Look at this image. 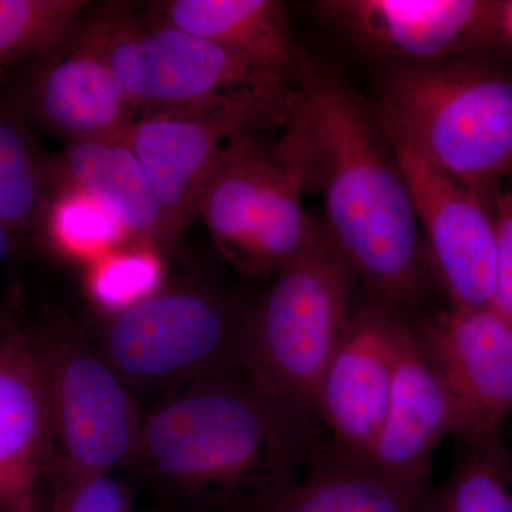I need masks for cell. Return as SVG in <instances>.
I'll return each instance as SVG.
<instances>
[{
	"mask_svg": "<svg viewBox=\"0 0 512 512\" xmlns=\"http://www.w3.org/2000/svg\"><path fill=\"white\" fill-rule=\"evenodd\" d=\"M49 229L57 247L77 258L96 259L127 238L123 229L86 195L63 190L49 214Z\"/></svg>",
	"mask_w": 512,
	"mask_h": 512,
	"instance_id": "24",
	"label": "cell"
},
{
	"mask_svg": "<svg viewBox=\"0 0 512 512\" xmlns=\"http://www.w3.org/2000/svg\"><path fill=\"white\" fill-rule=\"evenodd\" d=\"M498 35L512 47V0L501 2L498 12Z\"/></svg>",
	"mask_w": 512,
	"mask_h": 512,
	"instance_id": "27",
	"label": "cell"
},
{
	"mask_svg": "<svg viewBox=\"0 0 512 512\" xmlns=\"http://www.w3.org/2000/svg\"><path fill=\"white\" fill-rule=\"evenodd\" d=\"M84 5L82 0H0V64L55 47Z\"/></svg>",
	"mask_w": 512,
	"mask_h": 512,
	"instance_id": "22",
	"label": "cell"
},
{
	"mask_svg": "<svg viewBox=\"0 0 512 512\" xmlns=\"http://www.w3.org/2000/svg\"><path fill=\"white\" fill-rule=\"evenodd\" d=\"M76 43L107 64L136 109L238 110L266 127H284L293 96L288 77L161 18L147 23L109 9L90 20Z\"/></svg>",
	"mask_w": 512,
	"mask_h": 512,
	"instance_id": "3",
	"label": "cell"
},
{
	"mask_svg": "<svg viewBox=\"0 0 512 512\" xmlns=\"http://www.w3.org/2000/svg\"><path fill=\"white\" fill-rule=\"evenodd\" d=\"M33 104L47 126L72 141L121 140L136 111L107 64L77 43L37 74Z\"/></svg>",
	"mask_w": 512,
	"mask_h": 512,
	"instance_id": "17",
	"label": "cell"
},
{
	"mask_svg": "<svg viewBox=\"0 0 512 512\" xmlns=\"http://www.w3.org/2000/svg\"><path fill=\"white\" fill-rule=\"evenodd\" d=\"M141 512H153V511H141Z\"/></svg>",
	"mask_w": 512,
	"mask_h": 512,
	"instance_id": "29",
	"label": "cell"
},
{
	"mask_svg": "<svg viewBox=\"0 0 512 512\" xmlns=\"http://www.w3.org/2000/svg\"><path fill=\"white\" fill-rule=\"evenodd\" d=\"M198 215L221 254L245 276L278 272L322 228L306 211L291 171L249 134L232 138L225 147Z\"/></svg>",
	"mask_w": 512,
	"mask_h": 512,
	"instance_id": "8",
	"label": "cell"
},
{
	"mask_svg": "<svg viewBox=\"0 0 512 512\" xmlns=\"http://www.w3.org/2000/svg\"><path fill=\"white\" fill-rule=\"evenodd\" d=\"M377 123L409 187L431 281L450 305L490 308L497 258L494 184L458 180Z\"/></svg>",
	"mask_w": 512,
	"mask_h": 512,
	"instance_id": "9",
	"label": "cell"
},
{
	"mask_svg": "<svg viewBox=\"0 0 512 512\" xmlns=\"http://www.w3.org/2000/svg\"><path fill=\"white\" fill-rule=\"evenodd\" d=\"M30 339L49 403L55 487L131 464L143 426L133 390L69 323Z\"/></svg>",
	"mask_w": 512,
	"mask_h": 512,
	"instance_id": "7",
	"label": "cell"
},
{
	"mask_svg": "<svg viewBox=\"0 0 512 512\" xmlns=\"http://www.w3.org/2000/svg\"><path fill=\"white\" fill-rule=\"evenodd\" d=\"M264 127L244 111L168 110L134 120L121 140L136 154L168 220L181 234L198 217L202 194L229 141Z\"/></svg>",
	"mask_w": 512,
	"mask_h": 512,
	"instance_id": "12",
	"label": "cell"
},
{
	"mask_svg": "<svg viewBox=\"0 0 512 512\" xmlns=\"http://www.w3.org/2000/svg\"><path fill=\"white\" fill-rule=\"evenodd\" d=\"M495 286L490 308L512 323V190L494 191Z\"/></svg>",
	"mask_w": 512,
	"mask_h": 512,
	"instance_id": "26",
	"label": "cell"
},
{
	"mask_svg": "<svg viewBox=\"0 0 512 512\" xmlns=\"http://www.w3.org/2000/svg\"><path fill=\"white\" fill-rule=\"evenodd\" d=\"M52 456L49 403L32 339L0 335V512L35 493Z\"/></svg>",
	"mask_w": 512,
	"mask_h": 512,
	"instance_id": "15",
	"label": "cell"
},
{
	"mask_svg": "<svg viewBox=\"0 0 512 512\" xmlns=\"http://www.w3.org/2000/svg\"><path fill=\"white\" fill-rule=\"evenodd\" d=\"M6 512H43V510L36 493H32L13 504Z\"/></svg>",
	"mask_w": 512,
	"mask_h": 512,
	"instance_id": "28",
	"label": "cell"
},
{
	"mask_svg": "<svg viewBox=\"0 0 512 512\" xmlns=\"http://www.w3.org/2000/svg\"><path fill=\"white\" fill-rule=\"evenodd\" d=\"M131 490L113 474L55 487L50 512H131Z\"/></svg>",
	"mask_w": 512,
	"mask_h": 512,
	"instance_id": "25",
	"label": "cell"
},
{
	"mask_svg": "<svg viewBox=\"0 0 512 512\" xmlns=\"http://www.w3.org/2000/svg\"><path fill=\"white\" fill-rule=\"evenodd\" d=\"M160 18L259 69L288 77L296 72L285 5L278 0H171L160 5Z\"/></svg>",
	"mask_w": 512,
	"mask_h": 512,
	"instance_id": "18",
	"label": "cell"
},
{
	"mask_svg": "<svg viewBox=\"0 0 512 512\" xmlns=\"http://www.w3.org/2000/svg\"><path fill=\"white\" fill-rule=\"evenodd\" d=\"M284 133L271 151L325 207V228L367 295L407 316L433 281L409 187L376 117L335 73L298 59Z\"/></svg>",
	"mask_w": 512,
	"mask_h": 512,
	"instance_id": "1",
	"label": "cell"
},
{
	"mask_svg": "<svg viewBox=\"0 0 512 512\" xmlns=\"http://www.w3.org/2000/svg\"><path fill=\"white\" fill-rule=\"evenodd\" d=\"M407 318L453 402L451 437L504 429L512 416V323L491 308L450 303Z\"/></svg>",
	"mask_w": 512,
	"mask_h": 512,
	"instance_id": "10",
	"label": "cell"
},
{
	"mask_svg": "<svg viewBox=\"0 0 512 512\" xmlns=\"http://www.w3.org/2000/svg\"><path fill=\"white\" fill-rule=\"evenodd\" d=\"M407 322L406 313L367 296L320 383V426L336 446L363 463L382 431Z\"/></svg>",
	"mask_w": 512,
	"mask_h": 512,
	"instance_id": "11",
	"label": "cell"
},
{
	"mask_svg": "<svg viewBox=\"0 0 512 512\" xmlns=\"http://www.w3.org/2000/svg\"><path fill=\"white\" fill-rule=\"evenodd\" d=\"M376 119L458 180L493 185L512 168V76L458 59L387 76Z\"/></svg>",
	"mask_w": 512,
	"mask_h": 512,
	"instance_id": "5",
	"label": "cell"
},
{
	"mask_svg": "<svg viewBox=\"0 0 512 512\" xmlns=\"http://www.w3.org/2000/svg\"><path fill=\"white\" fill-rule=\"evenodd\" d=\"M303 476L259 512H419V504L322 434Z\"/></svg>",
	"mask_w": 512,
	"mask_h": 512,
	"instance_id": "19",
	"label": "cell"
},
{
	"mask_svg": "<svg viewBox=\"0 0 512 512\" xmlns=\"http://www.w3.org/2000/svg\"><path fill=\"white\" fill-rule=\"evenodd\" d=\"M357 279L322 224L318 237L276 272L245 319L242 372L320 429V383L362 305Z\"/></svg>",
	"mask_w": 512,
	"mask_h": 512,
	"instance_id": "4",
	"label": "cell"
},
{
	"mask_svg": "<svg viewBox=\"0 0 512 512\" xmlns=\"http://www.w3.org/2000/svg\"><path fill=\"white\" fill-rule=\"evenodd\" d=\"M501 2L338 0L320 3L363 45L410 63L440 62L498 35Z\"/></svg>",
	"mask_w": 512,
	"mask_h": 512,
	"instance_id": "14",
	"label": "cell"
},
{
	"mask_svg": "<svg viewBox=\"0 0 512 512\" xmlns=\"http://www.w3.org/2000/svg\"><path fill=\"white\" fill-rule=\"evenodd\" d=\"M454 429L456 412L450 394L421 353L407 322L382 431L365 464L420 505L431 490L434 451Z\"/></svg>",
	"mask_w": 512,
	"mask_h": 512,
	"instance_id": "13",
	"label": "cell"
},
{
	"mask_svg": "<svg viewBox=\"0 0 512 512\" xmlns=\"http://www.w3.org/2000/svg\"><path fill=\"white\" fill-rule=\"evenodd\" d=\"M161 276L163 266L153 248L114 249L93 262L89 291L114 316L160 291Z\"/></svg>",
	"mask_w": 512,
	"mask_h": 512,
	"instance_id": "23",
	"label": "cell"
},
{
	"mask_svg": "<svg viewBox=\"0 0 512 512\" xmlns=\"http://www.w3.org/2000/svg\"><path fill=\"white\" fill-rule=\"evenodd\" d=\"M322 434L235 370L158 403L131 466L170 493L259 512L298 480Z\"/></svg>",
	"mask_w": 512,
	"mask_h": 512,
	"instance_id": "2",
	"label": "cell"
},
{
	"mask_svg": "<svg viewBox=\"0 0 512 512\" xmlns=\"http://www.w3.org/2000/svg\"><path fill=\"white\" fill-rule=\"evenodd\" d=\"M45 167L19 121L0 111V229L22 232L45 212Z\"/></svg>",
	"mask_w": 512,
	"mask_h": 512,
	"instance_id": "21",
	"label": "cell"
},
{
	"mask_svg": "<svg viewBox=\"0 0 512 512\" xmlns=\"http://www.w3.org/2000/svg\"><path fill=\"white\" fill-rule=\"evenodd\" d=\"M247 313L212 289H160L114 315L99 350L134 393L171 394L241 370Z\"/></svg>",
	"mask_w": 512,
	"mask_h": 512,
	"instance_id": "6",
	"label": "cell"
},
{
	"mask_svg": "<svg viewBox=\"0 0 512 512\" xmlns=\"http://www.w3.org/2000/svg\"><path fill=\"white\" fill-rule=\"evenodd\" d=\"M453 440L450 474L431 487L419 512H512V454L504 429Z\"/></svg>",
	"mask_w": 512,
	"mask_h": 512,
	"instance_id": "20",
	"label": "cell"
},
{
	"mask_svg": "<svg viewBox=\"0 0 512 512\" xmlns=\"http://www.w3.org/2000/svg\"><path fill=\"white\" fill-rule=\"evenodd\" d=\"M64 190L86 195L146 247H161L178 238L136 154L123 140L72 141L50 168Z\"/></svg>",
	"mask_w": 512,
	"mask_h": 512,
	"instance_id": "16",
	"label": "cell"
}]
</instances>
